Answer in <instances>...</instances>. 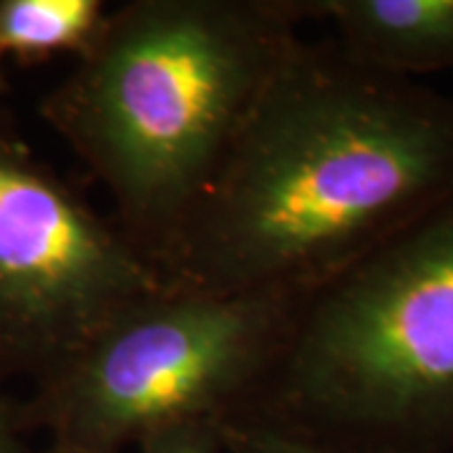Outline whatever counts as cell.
Here are the masks:
<instances>
[{"mask_svg":"<svg viewBox=\"0 0 453 453\" xmlns=\"http://www.w3.org/2000/svg\"><path fill=\"white\" fill-rule=\"evenodd\" d=\"M31 431L26 401L11 395L8 386L0 383V453H33Z\"/></svg>","mask_w":453,"mask_h":453,"instance_id":"cell-10","label":"cell"},{"mask_svg":"<svg viewBox=\"0 0 453 453\" xmlns=\"http://www.w3.org/2000/svg\"><path fill=\"white\" fill-rule=\"evenodd\" d=\"M451 195L453 98L303 38L151 259L179 290L297 303Z\"/></svg>","mask_w":453,"mask_h":453,"instance_id":"cell-1","label":"cell"},{"mask_svg":"<svg viewBox=\"0 0 453 453\" xmlns=\"http://www.w3.org/2000/svg\"><path fill=\"white\" fill-rule=\"evenodd\" d=\"M134 453H226L219 421H192L162 428L146 436Z\"/></svg>","mask_w":453,"mask_h":453,"instance_id":"cell-9","label":"cell"},{"mask_svg":"<svg viewBox=\"0 0 453 453\" xmlns=\"http://www.w3.org/2000/svg\"><path fill=\"white\" fill-rule=\"evenodd\" d=\"M109 13L104 0H0V56L20 65L81 58Z\"/></svg>","mask_w":453,"mask_h":453,"instance_id":"cell-7","label":"cell"},{"mask_svg":"<svg viewBox=\"0 0 453 453\" xmlns=\"http://www.w3.org/2000/svg\"><path fill=\"white\" fill-rule=\"evenodd\" d=\"M166 288L142 244L0 124L3 386H43L121 312Z\"/></svg>","mask_w":453,"mask_h":453,"instance_id":"cell-5","label":"cell"},{"mask_svg":"<svg viewBox=\"0 0 453 453\" xmlns=\"http://www.w3.org/2000/svg\"><path fill=\"white\" fill-rule=\"evenodd\" d=\"M295 303L166 288L121 312L26 401L49 453H127L257 398Z\"/></svg>","mask_w":453,"mask_h":453,"instance_id":"cell-4","label":"cell"},{"mask_svg":"<svg viewBox=\"0 0 453 453\" xmlns=\"http://www.w3.org/2000/svg\"><path fill=\"white\" fill-rule=\"evenodd\" d=\"M348 58L416 81L453 71V0H308Z\"/></svg>","mask_w":453,"mask_h":453,"instance_id":"cell-6","label":"cell"},{"mask_svg":"<svg viewBox=\"0 0 453 453\" xmlns=\"http://www.w3.org/2000/svg\"><path fill=\"white\" fill-rule=\"evenodd\" d=\"M222 428L226 453H378L310 436L250 413L226 418Z\"/></svg>","mask_w":453,"mask_h":453,"instance_id":"cell-8","label":"cell"},{"mask_svg":"<svg viewBox=\"0 0 453 453\" xmlns=\"http://www.w3.org/2000/svg\"><path fill=\"white\" fill-rule=\"evenodd\" d=\"M242 413L365 451H453V195L292 305Z\"/></svg>","mask_w":453,"mask_h":453,"instance_id":"cell-3","label":"cell"},{"mask_svg":"<svg viewBox=\"0 0 453 453\" xmlns=\"http://www.w3.org/2000/svg\"><path fill=\"white\" fill-rule=\"evenodd\" d=\"M308 18V0H131L41 101L149 257L207 189Z\"/></svg>","mask_w":453,"mask_h":453,"instance_id":"cell-2","label":"cell"},{"mask_svg":"<svg viewBox=\"0 0 453 453\" xmlns=\"http://www.w3.org/2000/svg\"><path fill=\"white\" fill-rule=\"evenodd\" d=\"M8 91V76H5V61H3V56H0V96Z\"/></svg>","mask_w":453,"mask_h":453,"instance_id":"cell-11","label":"cell"}]
</instances>
